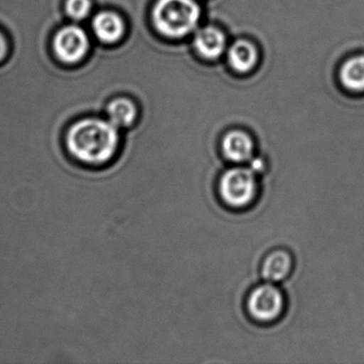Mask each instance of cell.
<instances>
[{"mask_svg": "<svg viewBox=\"0 0 364 364\" xmlns=\"http://www.w3.org/2000/svg\"><path fill=\"white\" fill-rule=\"evenodd\" d=\"M293 268L294 259L291 253L279 249L266 255L262 263L261 274L267 282L279 283L291 276Z\"/></svg>", "mask_w": 364, "mask_h": 364, "instance_id": "8", "label": "cell"}, {"mask_svg": "<svg viewBox=\"0 0 364 364\" xmlns=\"http://www.w3.org/2000/svg\"><path fill=\"white\" fill-rule=\"evenodd\" d=\"M193 44H195L196 50L203 58L213 60V59L219 58L225 52L227 39L220 29L208 26L198 31L193 40Z\"/></svg>", "mask_w": 364, "mask_h": 364, "instance_id": "9", "label": "cell"}, {"mask_svg": "<svg viewBox=\"0 0 364 364\" xmlns=\"http://www.w3.org/2000/svg\"><path fill=\"white\" fill-rule=\"evenodd\" d=\"M255 144L252 137L244 131L229 132L221 140V154L230 163L242 165L255 157Z\"/></svg>", "mask_w": 364, "mask_h": 364, "instance_id": "6", "label": "cell"}, {"mask_svg": "<svg viewBox=\"0 0 364 364\" xmlns=\"http://www.w3.org/2000/svg\"><path fill=\"white\" fill-rule=\"evenodd\" d=\"M201 16L195 0H157L152 20L156 31L170 39H181L193 33Z\"/></svg>", "mask_w": 364, "mask_h": 364, "instance_id": "2", "label": "cell"}, {"mask_svg": "<svg viewBox=\"0 0 364 364\" xmlns=\"http://www.w3.org/2000/svg\"><path fill=\"white\" fill-rule=\"evenodd\" d=\"M257 176L249 167L236 166L225 170L218 182V195L223 203L234 210L251 208L259 195Z\"/></svg>", "mask_w": 364, "mask_h": 364, "instance_id": "3", "label": "cell"}, {"mask_svg": "<svg viewBox=\"0 0 364 364\" xmlns=\"http://www.w3.org/2000/svg\"><path fill=\"white\" fill-rule=\"evenodd\" d=\"M249 168H250V169L252 170L253 172H255V173H257V176H259V173H262V172L265 171V161H264V159H255V157H253V159H251L250 161H249Z\"/></svg>", "mask_w": 364, "mask_h": 364, "instance_id": "15", "label": "cell"}, {"mask_svg": "<svg viewBox=\"0 0 364 364\" xmlns=\"http://www.w3.org/2000/svg\"><path fill=\"white\" fill-rule=\"evenodd\" d=\"M108 120L120 129H127L135 124L138 117V109L134 101L129 97H116L108 104L106 108Z\"/></svg>", "mask_w": 364, "mask_h": 364, "instance_id": "10", "label": "cell"}, {"mask_svg": "<svg viewBox=\"0 0 364 364\" xmlns=\"http://www.w3.org/2000/svg\"><path fill=\"white\" fill-rule=\"evenodd\" d=\"M70 156L88 168H103L118 156L121 136L109 120L88 117L73 123L65 134Z\"/></svg>", "mask_w": 364, "mask_h": 364, "instance_id": "1", "label": "cell"}, {"mask_svg": "<svg viewBox=\"0 0 364 364\" xmlns=\"http://www.w3.org/2000/svg\"><path fill=\"white\" fill-rule=\"evenodd\" d=\"M8 53H9V44H8L7 37L0 31V63L7 58Z\"/></svg>", "mask_w": 364, "mask_h": 364, "instance_id": "14", "label": "cell"}, {"mask_svg": "<svg viewBox=\"0 0 364 364\" xmlns=\"http://www.w3.org/2000/svg\"><path fill=\"white\" fill-rule=\"evenodd\" d=\"M249 316L259 323H272L282 317L287 306L283 291L276 283L267 282L257 285L247 298Z\"/></svg>", "mask_w": 364, "mask_h": 364, "instance_id": "4", "label": "cell"}, {"mask_svg": "<svg viewBox=\"0 0 364 364\" xmlns=\"http://www.w3.org/2000/svg\"><path fill=\"white\" fill-rule=\"evenodd\" d=\"M93 33L105 44H116L124 37L127 25L120 14L114 11H102L93 18Z\"/></svg>", "mask_w": 364, "mask_h": 364, "instance_id": "7", "label": "cell"}, {"mask_svg": "<svg viewBox=\"0 0 364 364\" xmlns=\"http://www.w3.org/2000/svg\"><path fill=\"white\" fill-rule=\"evenodd\" d=\"M92 7L91 0H67L65 3L68 16L74 21L86 20L90 16Z\"/></svg>", "mask_w": 364, "mask_h": 364, "instance_id": "13", "label": "cell"}, {"mask_svg": "<svg viewBox=\"0 0 364 364\" xmlns=\"http://www.w3.org/2000/svg\"><path fill=\"white\" fill-rule=\"evenodd\" d=\"M343 86L353 92L364 91V56H355L343 65L340 73Z\"/></svg>", "mask_w": 364, "mask_h": 364, "instance_id": "12", "label": "cell"}, {"mask_svg": "<svg viewBox=\"0 0 364 364\" xmlns=\"http://www.w3.org/2000/svg\"><path fill=\"white\" fill-rule=\"evenodd\" d=\"M53 48L59 61L73 65L84 60L90 48V41L82 27L68 25L57 31Z\"/></svg>", "mask_w": 364, "mask_h": 364, "instance_id": "5", "label": "cell"}, {"mask_svg": "<svg viewBox=\"0 0 364 364\" xmlns=\"http://www.w3.org/2000/svg\"><path fill=\"white\" fill-rule=\"evenodd\" d=\"M257 50L255 46L246 40L235 42L230 48L228 60L230 65L240 73H248L257 63Z\"/></svg>", "mask_w": 364, "mask_h": 364, "instance_id": "11", "label": "cell"}]
</instances>
